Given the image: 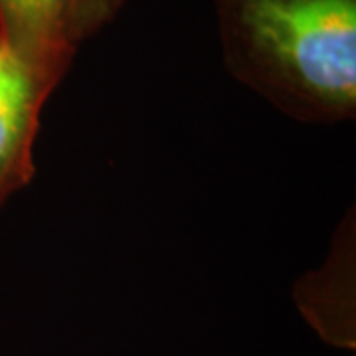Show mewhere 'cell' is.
Returning <instances> with one entry per match:
<instances>
[{"instance_id":"6da1fadb","label":"cell","mask_w":356,"mask_h":356,"mask_svg":"<svg viewBox=\"0 0 356 356\" xmlns=\"http://www.w3.org/2000/svg\"><path fill=\"white\" fill-rule=\"evenodd\" d=\"M228 72L305 123L356 113V0H214Z\"/></svg>"},{"instance_id":"7a4b0ae2","label":"cell","mask_w":356,"mask_h":356,"mask_svg":"<svg viewBox=\"0 0 356 356\" xmlns=\"http://www.w3.org/2000/svg\"><path fill=\"white\" fill-rule=\"evenodd\" d=\"M51 91L0 40V206L36 172L34 143Z\"/></svg>"},{"instance_id":"3957f363","label":"cell","mask_w":356,"mask_h":356,"mask_svg":"<svg viewBox=\"0 0 356 356\" xmlns=\"http://www.w3.org/2000/svg\"><path fill=\"white\" fill-rule=\"evenodd\" d=\"M355 208L341 222L323 266L295 285V305L318 337L339 348H355Z\"/></svg>"},{"instance_id":"277c9868","label":"cell","mask_w":356,"mask_h":356,"mask_svg":"<svg viewBox=\"0 0 356 356\" xmlns=\"http://www.w3.org/2000/svg\"><path fill=\"white\" fill-rule=\"evenodd\" d=\"M0 40L56 89L79 48L72 34V2L0 0Z\"/></svg>"},{"instance_id":"5b68a950","label":"cell","mask_w":356,"mask_h":356,"mask_svg":"<svg viewBox=\"0 0 356 356\" xmlns=\"http://www.w3.org/2000/svg\"><path fill=\"white\" fill-rule=\"evenodd\" d=\"M72 2V34L79 46L109 24L125 0H70Z\"/></svg>"}]
</instances>
